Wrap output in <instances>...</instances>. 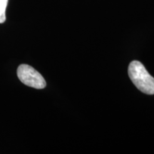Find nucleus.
Listing matches in <instances>:
<instances>
[{
  "label": "nucleus",
  "mask_w": 154,
  "mask_h": 154,
  "mask_svg": "<svg viewBox=\"0 0 154 154\" xmlns=\"http://www.w3.org/2000/svg\"><path fill=\"white\" fill-rule=\"evenodd\" d=\"M128 76L136 88L144 94H154V78L138 61H133L128 66Z\"/></svg>",
  "instance_id": "obj_1"
},
{
  "label": "nucleus",
  "mask_w": 154,
  "mask_h": 154,
  "mask_svg": "<svg viewBox=\"0 0 154 154\" xmlns=\"http://www.w3.org/2000/svg\"><path fill=\"white\" fill-rule=\"evenodd\" d=\"M17 76L25 85L42 89L47 85L46 81L40 73L27 64H21L17 69Z\"/></svg>",
  "instance_id": "obj_2"
},
{
  "label": "nucleus",
  "mask_w": 154,
  "mask_h": 154,
  "mask_svg": "<svg viewBox=\"0 0 154 154\" xmlns=\"http://www.w3.org/2000/svg\"><path fill=\"white\" fill-rule=\"evenodd\" d=\"M9 0H0V24H2L6 20V9Z\"/></svg>",
  "instance_id": "obj_3"
}]
</instances>
